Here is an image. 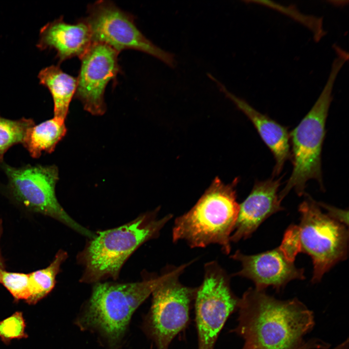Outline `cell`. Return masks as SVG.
I'll return each mask as SVG.
<instances>
[{"mask_svg": "<svg viewBox=\"0 0 349 349\" xmlns=\"http://www.w3.org/2000/svg\"><path fill=\"white\" fill-rule=\"evenodd\" d=\"M92 43L90 28L84 19L71 24L61 16L41 28L36 47L40 50L54 49L61 63L74 57L79 58Z\"/></svg>", "mask_w": 349, "mask_h": 349, "instance_id": "9a60e30c", "label": "cell"}, {"mask_svg": "<svg viewBox=\"0 0 349 349\" xmlns=\"http://www.w3.org/2000/svg\"><path fill=\"white\" fill-rule=\"evenodd\" d=\"M34 125L31 118L11 120L0 116V166L6 151L15 144H22L28 130Z\"/></svg>", "mask_w": 349, "mask_h": 349, "instance_id": "d6986e66", "label": "cell"}, {"mask_svg": "<svg viewBox=\"0 0 349 349\" xmlns=\"http://www.w3.org/2000/svg\"><path fill=\"white\" fill-rule=\"evenodd\" d=\"M168 270L139 282L96 283L78 319L79 325L83 329L96 330L110 343H116L134 312L164 279Z\"/></svg>", "mask_w": 349, "mask_h": 349, "instance_id": "8992f818", "label": "cell"}, {"mask_svg": "<svg viewBox=\"0 0 349 349\" xmlns=\"http://www.w3.org/2000/svg\"><path fill=\"white\" fill-rule=\"evenodd\" d=\"M346 63L344 58L336 57L317 99L298 126L289 133L293 170L284 188L279 193L281 201L292 190L299 196L303 195L306 183L311 179L316 180L322 190H324L321 153L326 119L333 100L335 80Z\"/></svg>", "mask_w": 349, "mask_h": 349, "instance_id": "5b68a950", "label": "cell"}, {"mask_svg": "<svg viewBox=\"0 0 349 349\" xmlns=\"http://www.w3.org/2000/svg\"><path fill=\"white\" fill-rule=\"evenodd\" d=\"M207 76L214 81L220 91L231 100L253 123L261 138L274 156L275 163L272 177L278 176L282 172L285 162L291 156L288 128L268 115L259 112L244 99L232 94L210 74H207Z\"/></svg>", "mask_w": 349, "mask_h": 349, "instance_id": "5bb4252c", "label": "cell"}, {"mask_svg": "<svg viewBox=\"0 0 349 349\" xmlns=\"http://www.w3.org/2000/svg\"><path fill=\"white\" fill-rule=\"evenodd\" d=\"M349 348V340L347 339L346 340L344 341L342 343L338 345L334 348L332 349H348Z\"/></svg>", "mask_w": 349, "mask_h": 349, "instance_id": "cb8c5ba5", "label": "cell"}, {"mask_svg": "<svg viewBox=\"0 0 349 349\" xmlns=\"http://www.w3.org/2000/svg\"><path fill=\"white\" fill-rule=\"evenodd\" d=\"M281 179L271 177L255 182L248 196L239 205L231 242L249 238L265 220L284 210L278 193Z\"/></svg>", "mask_w": 349, "mask_h": 349, "instance_id": "4fadbf2b", "label": "cell"}, {"mask_svg": "<svg viewBox=\"0 0 349 349\" xmlns=\"http://www.w3.org/2000/svg\"><path fill=\"white\" fill-rule=\"evenodd\" d=\"M3 232V227H2V222L1 220H0V238L1 237L2 234ZM5 262L2 256L0 248V270H5Z\"/></svg>", "mask_w": 349, "mask_h": 349, "instance_id": "603a6c76", "label": "cell"}, {"mask_svg": "<svg viewBox=\"0 0 349 349\" xmlns=\"http://www.w3.org/2000/svg\"><path fill=\"white\" fill-rule=\"evenodd\" d=\"M119 53L105 44L94 42L79 58L81 66L75 95L93 115H100L106 111L104 93L108 83L120 71Z\"/></svg>", "mask_w": 349, "mask_h": 349, "instance_id": "8fae6325", "label": "cell"}, {"mask_svg": "<svg viewBox=\"0 0 349 349\" xmlns=\"http://www.w3.org/2000/svg\"><path fill=\"white\" fill-rule=\"evenodd\" d=\"M67 256L66 252L60 250L47 267L29 273L30 296L26 301L27 303L35 304L51 291L55 286L56 277L60 270L61 265Z\"/></svg>", "mask_w": 349, "mask_h": 349, "instance_id": "ac0fdd59", "label": "cell"}, {"mask_svg": "<svg viewBox=\"0 0 349 349\" xmlns=\"http://www.w3.org/2000/svg\"><path fill=\"white\" fill-rule=\"evenodd\" d=\"M230 279L216 261L205 264L194 301L197 349H214L226 321L238 310L239 298L232 290Z\"/></svg>", "mask_w": 349, "mask_h": 349, "instance_id": "9c48e42d", "label": "cell"}, {"mask_svg": "<svg viewBox=\"0 0 349 349\" xmlns=\"http://www.w3.org/2000/svg\"><path fill=\"white\" fill-rule=\"evenodd\" d=\"M192 262L169 268L166 277L152 293L143 326L157 349H169L173 339L189 324L197 287L183 285L179 277Z\"/></svg>", "mask_w": 349, "mask_h": 349, "instance_id": "52a82bcc", "label": "cell"}, {"mask_svg": "<svg viewBox=\"0 0 349 349\" xmlns=\"http://www.w3.org/2000/svg\"><path fill=\"white\" fill-rule=\"evenodd\" d=\"M319 206L327 210V215L331 219L345 225L348 226V210L337 208L322 202H317Z\"/></svg>", "mask_w": 349, "mask_h": 349, "instance_id": "7402d4cb", "label": "cell"}, {"mask_svg": "<svg viewBox=\"0 0 349 349\" xmlns=\"http://www.w3.org/2000/svg\"><path fill=\"white\" fill-rule=\"evenodd\" d=\"M64 121L53 117L29 129L22 144L32 158H39L43 151L51 153L54 151L66 133Z\"/></svg>", "mask_w": 349, "mask_h": 349, "instance_id": "e0dca14e", "label": "cell"}, {"mask_svg": "<svg viewBox=\"0 0 349 349\" xmlns=\"http://www.w3.org/2000/svg\"><path fill=\"white\" fill-rule=\"evenodd\" d=\"M231 257L241 264V269L233 275L251 280L257 289L264 290L271 286L280 291L290 281L305 278L303 269L296 267L294 260L280 246L253 255L237 251Z\"/></svg>", "mask_w": 349, "mask_h": 349, "instance_id": "7c38bea8", "label": "cell"}, {"mask_svg": "<svg viewBox=\"0 0 349 349\" xmlns=\"http://www.w3.org/2000/svg\"><path fill=\"white\" fill-rule=\"evenodd\" d=\"M298 349H312V346L310 343L306 342Z\"/></svg>", "mask_w": 349, "mask_h": 349, "instance_id": "d4e9b609", "label": "cell"}, {"mask_svg": "<svg viewBox=\"0 0 349 349\" xmlns=\"http://www.w3.org/2000/svg\"><path fill=\"white\" fill-rule=\"evenodd\" d=\"M300 205L301 221L286 232L283 250L295 258L298 253L308 254L313 263L312 282H319L334 265L347 256L349 231L346 225L322 212L317 202L308 194Z\"/></svg>", "mask_w": 349, "mask_h": 349, "instance_id": "277c9868", "label": "cell"}, {"mask_svg": "<svg viewBox=\"0 0 349 349\" xmlns=\"http://www.w3.org/2000/svg\"><path fill=\"white\" fill-rule=\"evenodd\" d=\"M0 284L10 292L15 301H26L30 298L29 273L0 270Z\"/></svg>", "mask_w": 349, "mask_h": 349, "instance_id": "ffe728a7", "label": "cell"}, {"mask_svg": "<svg viewBox=\"0 0 349 349\" xmlns=\"http://www.w3.org/2000/svg\"><path fill=\"white\" fill-rule=\"evenodd\" d=\"M38 78L39 83L49 91L54 102V117L65 120L70 102L75 95L77 78L64 72L58 65L42 69Z\"/></svg>", "mask_w": 349, "mask_h": 349, "instance_id": "2e32d148", "label": "cell"}, {"mask_svg": "<svg viewBox=\"0 0 349 349\" xmlns=\"http://www.w3.org/2000/svg\"><path fill=\"white\" fill-rule=\"evenodd\" d=\"M26 324L23 314L17 311L5 319L0 321V338L6 344L13 339L26 338Z\"/></svg>", "mask_w": 349, "mask_h": 349, "instance_id": "44dd1931", "label": "cell"}, {"mask_svg": "<svg viewBox=\"0 0 349 349\" xmlns=\"http://www.w3.org/2000/svg\"><path fill=\"white\" fill-rule=\"evenodd\" d=\"M238 182L237 178L225 184L216 177L194 206L175 219L173 241L184 240L191 248L217 244L229 254L239 209L235 189Z\"/></svg>", "mask_w": 349, "mask_h": 349, "instance_id": "7a4b0ae2", "label": "cell"}, {"mask_svg": "<svg viewBox=\"0 0 349 349\" xmlns=\"http://www.w3.org/2000/svg\"><path fill=\"white\" fill-rule=\"evenodd\" d=\"M238 323L231 332L244 340L241 349H298L313 329V312L297 299L280 300L249 288L239 298Z\"/></svg>", "mask_w": 349, "mask_h": 349, "instance_id": "6da1fadb", "label": "cell"}, {"mask_svg": "<svg viewBox=\"0 0 349 349\" xmlns=\"http://www.w3.org/2000/svg\"><path fill=\"white\" fill-rule=\"evenodd\" d=\"M159 209L143 214L118 227L100 231L90 239L78 256L84 267L80 281L96 283L117 279L128 258L142 244L159 236L172 218L169 214L158 219Z\"/></svg>", "mask_w": 349, "mask_h": 349, "instance_id": "3957f363", "label": "cell"}, {"mask_svg": "<svg viewBox=\"0 0 349 349\" xmlns=\"http://www.w3.org/2000/svg\"><path fill=\"white\" fill-rule=\"evenodd\" d=\"M8 178L7 189L13 199L28 210L53 218L78 233L93 238L95 234L74 221L57 199L55 186L59 179L58 167L28 164L19 168L3 162Z\"/></svg>", "mask_w": 349, "mask_h": 349, "instance_id": "ba28073f", "label": "cell"}, {"mask_svg": "<svg viewBox=\"0 0 349 349\" xmlns=\"http://www.w3.org/2000/svg\"><path fill=\"white\" fill-rule=\"evenodd\" d=\"M87 16L93 43L105 44L120 52L132 49L147 53L172 68L175 67L174 55L154 44L136 26L133 16L112 2L99 0L89 5Z\"/></svg>", "mask_w": 349, "mask_h": 349, "instance_id": "30bf717a", "label": "cell"}]
</instances>
